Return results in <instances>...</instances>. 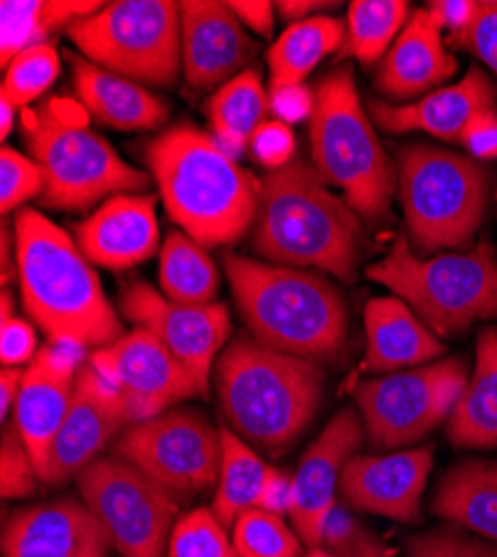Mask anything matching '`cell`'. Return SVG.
Instances as JSON below:
<instances>
[{
	"label": "cell",
	"mask_w": 497,
	"mask_h": 557,
	"mask_svg": "<svg viewBox=\"0 0 497 557\" xmlns=\"http://www.w3.org/2000/svg\"><path fill=\"white\" fill-rule=\"evenodd\" d=\"M121 310L134 326L152 333L192 375L199 395H206L210 368L231 335L225 306H181L146 282H132L123 290Z\"/></svg>",
	"instance_id": "5bb4252c"
},
{
	"label": "cell",
	"mask_w": 497,
	"mask_h": 557,
	"mask_svg": "<svg viewBox=\"0 0 497 557\" xmlns=\"http://www.w3.org/2000/svg\"><path fill=\"white\" fill-rule=\"evenodd\" d=\"M110 546L92 510L70 497L16 510L3 529V557H108Z\"/></svg>",
	"instance_id": "44dd1931"
},
{
	"label": "cell",
	"mask_w": 497,
	"mask_h": 557,
	"mask_svg": "<svg viewBox=\"0 0 497 557\" xmlns=\"http://www.w3.org/2000/svg\"><path fill=\"white\" fill-rule=\"evenodd\" d=\"M72 76L78 103L108 127L137 132L167 121V106L139 83L78 57H72Z\"/></svg>",
	"instance_id": "484cf974"
},
{
	"label": "cell",
	"mask_w": 497,
	"mask_h": 557,
	"mask_svg": "<svg viewBox=\"0 0 497 557\" xmlns=\"http://www.w3.org/2000/svg\"><path fill=\"white\" fill-rule=\"evenodd\" d=\"M132 422L134 414L123 395L92 366H83L65 422L50 448L40 482L57 486L78 478L89 463L99 459L108 442Z\"/></svg>",
	"instance_id": "2e32d148"
},
{
	"label": "cell",
	"mask_w": 497,
	"mask_h": 557,
	"mask_svg": "<svg viewBox=\"0 0 497 557\" xmlns=\"http://www.w3.org/2000/svg\"><path fill=\"white\" fill-rule=\"evenodd\" d=\"M344 42L346 25L339 18L310 16L288 25L268 52L270 89L303 85V78Z\"/></svg>",
	"instance_id": "f1b7e54d"
},
{
	"label": "cell",
	"mask_w": 497,
	"mask_h": 557,
	"mask_svg": "<svg viewBox=\"0 0 497 557\" xmlns=\"http://www.w3.org/2000/svg\"><path fill=\"white\" fill-rule=\"evenodd\" d=\"M322 8H333V3H314V0H284V3H277L279 14L290 23L306 21L310 12H318Z\"/></svg>",
	"instance_id": "816d5d0a"
},
{
	"label": "cell",
	"mask_w": 497,
	"mask_h": 557,
	"mask_svg": "<svg viewBox=\"0 0 497 557\" xmlns=\"http://www.w3.org/2000/svg\"><path fill=\"white\" fill-rule=\"evenodd\" d=\"M265 471L268 463L235 431L221 429V473L210 510L225 529L259 506Z\"/></svg>",
	"instance_id": "4dcf8cb0"
},
{
	"label": "cell",
	"mask_w": 497,
	"mask_h": 557,
	"mask_svg": "<svg viewBox=\"0 0 497 557\" xmlns=\"http://www.w3.org/2000/svg\"><path fill=\"white\" fill-rule=\"evenodd\" d=\"M12 310H14L12 293L5 288V290H3V321H8V319H12V317H14V314H12Z\"/></svg>",
	"instance_id": "9f6ffc18"
},
{
	"label": "cell",
	"mask_w": 497,
	"mask_h": 557,
	"mask_svg": "<svg viewBox=\"0 0 497 557\" xmlns=\"http://www.w3.org/2000/svg\"><path fill=\"white\" fill-rule=\"evenodd\" d=\"M223 268L254 342L312 361L341 352L348 310L326 276L241 255H225Z\"/></svg>",
	"instance_id": "277c9868"
},
{
	"label": "cell",
	"mask_w": 497,
	"mask_h": 557,
	"mask_svg": "<svg viewBox=\"0 0 497 557\" xmlns=\"http://www.w3.org/2000/svg\"><path fill=\"white\" fill-rule=\"evenodd\" d=\"M397 193L415 252L464 248L488 206V174L464 154L409 146L399 152Z\"/></svg>",
	"instance_id": "9c48e42d"
},
{
	"label": "cell",
	"mask_w": 497,
	"mask_h": 557,
	"mask_svg": "<svg viewBox=\"0 0 497 557\" xmlns=\"http://www.w3.org/2000/svg\"><path fill=\"white\" fill-rule=\"evenodd\" d=\"M61 61L50 42H38L21 52L5 70L3 99L14 108H27L59 78Z\"/></svg>",
	"instance_id": "836d02e7"
},
{
	"label": "cell",
	"mask_w": 497,
	"mask_h": 557,
	"mask_svg": "<svg viewBox=\"0 0 497 557\" xmlns=\"http://www.w3.org/2000/svg\"><path fill=\"white\" fill-rule=\"evenodd\" d=\"M23 377H25L23 368H3V373H0V417H3L5 424L10 422L12 408H16Z\"/></svg>",
	"instance_id": "f907efd6"
},
{
	"label": "cell",
	"mask_w": 497,
	"mask_h": 557,
	"mask_svg": "<svg viewBox=\"0 0 497 557\" xmlns=\"http://www.w3.org/2000/svg\"><path fill=\"white\" fill-rule=\"evenodd\" d=\"M366 355L369 373H397L401 368L424 366L444 355V346L413 310L395 297H377L366 304Z\"/></svg>",
	"instance_id": "d4e9b609"
},
{
	"label": "cell",
	"mask_w": 497,
	"mask_h": 557,
	"mask_svg": "<svg viewBox=\"0 0 497 557\" xmlns=\"http://www.w3.org/2000/svg\"><path fill=\"white\" fill-rule=\"evenodd\" d=\"M89 366L123 395L134 424L152 420L178 399L199 395L188 370L152 333L141 329L95 350Z\"/></svg>",
	"instance_id": "9a60e30c"
},
{
	"label": "cell",
	"mask_w": 497,
	"mask_h": 557,
	"mask_svg": "<svg viewBox=\"0 0 497 557\" xmlns=\"http://www.w3.org/2000/svg\"><path fill=\"white\" fill-rule=\"evenodd\" d=\"M231 10L237 14V18L244 23V27H250L259 36H270L275 27V16H273V3H265V0H235V3H228Z\"/></svg>",
	"instance_id": "681fc988"
},
{
	"label": "cell",
	"mask_w": 497,
	"mask_h": 557,
	"mask_svg": "<svg viewBox=\"0 0 497 557\" xmlns=\"http://www.w3.org/2000/svg\"><path fill=\"white\" fill-rule=\"evenodd\" d=\"M369 527L361 524L348 504L335 502L324 524L322 546L337 557H355L361 540H364Z\"/></svg>",
	"instance_id": "7bdbcfd3"
},
{
	"label": "cell",
	"mask_w": 497,
	"mask_h": 557,
	"mask_svg": "<svg viewBox=\"0 0 497 557\" xmlns=\"http://www.w3.org/2000/svg\"><path fill=\"white\" fill-rule=\"evenodd\" d=\"M446 42L475 54L497 78V0L477 3L471 25L458 34H448Z\"/></svg>",
	"instance_id": "60d3db41"
},
{
	"label": "cell",
	"mask_w": 497,
	"mask_h": 557,
	"mask_svg": "<svg viewBox=\"0 0 497 557\" xmlns=\"http://www.w3.org/2000/svg\"><path fill=\"white\" fill-rule=\"evenodd\" d=\"M257 42L228 3H181V65L190 87L210 89L241 74Z\"/></svg>",
	"instance_id": "d6986e66"
},
{
	"label": "cell",
	"mask_w": 497,
	"mask_h": 557,
	"mask_svg": "<svg viewBox=\"0 0 497 557\" xmlns=\"http://www.w3.org/2000/svg\"><path fill=\"white\" fill-rule=\"evenodd\" d=\"M159 288L181 306L214 304L219 270L208 250L186 232H170L159 261Z\"/></svg>",
	"instance_id": "1f68e13d"
},
{
	"label": "cell",
	"mask_w": 497,
	"mask_h": 557,
	"mask_svg": "<svg viewBox=\"0 0 497 557\" xmlns=\"http://www.w3.org/2000/svg\"><path fill=\"white\" fill-rule=\"evenodd\" d=\"M460 144L471 150L477 159H495L497 157V112H484L475 116L464 129Z\"/></svg>",
	"instance_id": "7dc6e473"
},
{
	"label": "cell",
	"mask_w": 497,
	"mask_h": 557,
	"mask_svg": "<svg viewBox=\"0 0 497 557\" xmlns=\"http://www.w3.org/2000/svg\"><path fill=\"white\" fill-rule=\"evenodd\" d=\"M456 70L458 63L446 50L442 29L433 23L428 10H418L382 59L375 87L388 99L409 101L446 83Z\"/></svg>",
	"instance_id": "cb8c5ba5"
},
{
	"label": "cell",
	"mask_w": 497,
	"mask_h": 557,
	"mask_svg": "<svg viewBox=\"0 0 497 557\" xmlns=\"http://www.w3.org/2000/svg\"><path fill=\"white\" fill-rule=\"evenodd\" d=\"M233 529V542L241 557H299L303 548V542L288 529L284 518L261 508L246 510Z\"/></svg>",
	"instance_id": "e575fe53"
},
{
	"label": "cell",
	"mask_w": 497,
	"mask_h": 557,
	"mask_svg": "<svg viewBox=\"0 0 497 557\" xmlns=\"http://www.w3.org/2000/svg\"><path fill=\"white\" fill-rule=\"evenodd\" d=\"M312 161L322 178L369 223L390 216L397 174L357 95L350 70L326 76L314 91L308 121Z\"/></svg>",
	"instance_id": "52a82bcc"
},
{
	"label": "cell",
	"mask_w": 497,
	"mask_h": 557,
	"mask_svg": "<svg viewBox=\"0 0 497 557\" xmlns=\"http://www.w3.org/2000/svg\"><path fill=\"white\" fill-rule=\"evenodd\" d=\"M366 274L401 297L444 337L497 317V255L488 244L422 259L409 239L397 237L388 255L369 265Z\"/></svg>",
	"instance_id": "ba28073f"
},
{
	"label": "cell",
	"mask_w": 497,
	"mask_h": 557,
	"mask_svg": "<svg viewBox=\"0 0 497 557\" xmlns=\"http://www.w3.org/2000/svg\"><path fill=\"white\" fill-rule=\"evenodd\" d=\"M355 557H395L390 548L384 546V542L369 529L364 540H361Z\"/></svg>",
	"instance_id": "f5cc1de1"
},
{
	"label": "cell",
	"mask_w": 497,
	"mask_h": 557,
	"mask_svg": "<svg viewBox=\"0 0 497 557\" xmlns=\"http://www.w3.org/2000/svg\"><path fill=\"white\" fill-rule=\"evenodd\" d=\"M12 242H14V239L10 237L8 225L3 223V284H8V282H10L12 274H14V276H18V272H16V270H12V261L16 263V257H12V252H10Z\"/></svg>",
	"instance_id": "db71d44e"
},
{
	"label": "cell",
	"mask_w": 497,
	"mask_h": 557,
	"mask_svg": "<svg viewBox=\"0 0 497 557\" xmlns=\"http://www.w3.org/2000/svg\"><path fill=\"white\" fill-rule=\"evenodd\" d=\"M80 497L123 557H165L176 502L121 457H99L76 478Z\"/></svg>",
	"instance_id": "7c38bea8"
},
{
	"label": "cell",
	"mask_w": 497,
	"mask_h": 557,
	"mask_svg": "<svg viewBox=\"0 0 497 557\" xmlns=\"http://www.w3.org/2000/svg\"><path fill=\"white\" fill-rule=\"evenodd\" d=\"M0 174H3V188H0L3 214L45 193V174L40 165L14 148L5 146L0 152Z\"/></svg>",
	"instance_id": "f35d334b"
},
{
	"label": "cell",
	"mask_w": 497,
	"mask_h": 557,
	"mask_svg": "<svg viewBox=\"0 0 497 557\" xmlns=\"http://www.w3.org/2000/svg\"><path fill=\"white\" fill-rule=\"evenodd\" d=\"M38 482V471L16 422H8L3 429V442H0V491H3V497H27L36 491Z\"/></svg>",
	"instance_id": "8d00e7d4"
},
{
	"label": "cell",
	"mask_w": 497,
	"mask_h": 557,
	"mask_svg": "<svg viewBox=\"0 0 497 557\" xmlns=\"http://www.w3.org/2000/svg\"><path fill=\"white\" fill-rule=\"evenodd\" d=\"M314 110V91H310L306 85H290L270 89V112L277 116V121L290 125L310 121Z\"/></svg>",
	"instance_id": "f6af8a7d"
},
{
	"label": "cell",
	"mask_w": 497,
	"mask_h": 557,
	"mask_svg": "<svg viewBox=\"0 0 497 557\" xmlns=\"http://www.w3.org/2000/svg\"><path fill=\"white\" fill-rule=\"evenodd\" d=\"M364 225L303 159L259 181L252 248L268 263L320 268L350 284L364 255Z\"/></svg>",
	"instance_id": "6da1fadb"
},
{
	"label": "cell",
	"mask_w": 497,
	"mask_h": 557,
	"mask_svg": "<svg viewBox=\"0 0 497 557\" xmlns=\"http://www.w3.org/2000/svg\"><path fill=\"white\" fill-rule=\"evenodd\" d=\"M448 440L458 448H497V329L477 339L473 377L450 414Z\"/></svg>",
	"instance_id": "83f0119b"
},
{
	"label": "cell",
	"mask_w": 497,
	"mask_h": 557,
	"mask_svg": "<svg viewBox=\"0 0 497 557\" xmlns=\"http://www.w3.org/2000/svg\"><path fill=\"white\" fill-rule=\"evenodd\" d=\"M70 40L83 59L134 83L170 87L181 65V3L116 0L74 21Z\"/></svg>",
	"instance_id": "30bf717a"
},
{
	"label": "cell",
	"mask_w": 497,
	"mask_h": 557,
	"mask_svg": "<svg viewBox=\"0 0 497 557\" xmlns=\"http://www.w3.org/2000/svg\"><path fill=\"white\" fill-rule=\"evenodd\" d=\"M409 16V5L401 0H355L348 8L344 57L373 65L388 54Z\"/></svg>",
	"instance_id": "d6a6232c"
},
{
	"label": "cell",
	"mask_w": 497,
	"mask_h": 557,
	"mask_svg": "<svg viewBox=\"0 0 497 557\" xmlns=\"http://www.w3.org/2000/svg\"><path fill=\"white\" fill-rule=\"evenodd\" d=\"M293 497H295V478H290L286 471L268 467L257 508L265 510V513L284 518V516H290Z\"/></svg>",
	"instance_id": "bcb514c9"
},
{
	"label": "cell",
	"mask_w": 497,
	"mask_h": 557,
	"mask_svg": "<svg viewBox=\"0 0 497 557\" xmlns=\"http://www.w3.org/2000/svg\"><path fill=\"white\" fill-rule=\"evenodd\" d=\"M477 3L473 0H437L428 5V14L439 29H448V34H458L467 29L475 16Z\"/></svg>",
	"instance_id": "c3c4849f"
},
{
	"label": "cell",
	"mask_w": 497,
	"mask_h": 557,
	"mask_svg": "<svg viewBox=\"0 0 497 557\" xmlns=\"http://www.w3.org/2000/svg\"><path fill=\"white\" fill-rule=\"evenodd\" d=\"M431 510L497 544V461L467 459L437 484Z\"/></svg>",
	"instance_id": "4316f807"
},
{
	"label": "cell",
	"mask_w": 497,
	"mask_h": 557,
	"mask_svg": "<svg viewBox=\"0 0 497 557\" xmlns=\"http://www.w3.org/2000/svg\"><path fill=\"white\" fill-rule=\"evenodd\" d=\"M484 112H497V95L490 78L477 65L460 83L439 87L420 101L406 106L371 101V114L386 132H426L458 144L469 123Z\"/></svg>",
	"instance_id": "7402d4cb"
},
{
	"label": "cell",
	"mask_w": 497,
	"mask_h": 557,
	"mask_svg": "<svg viewBox=\"0 0 497 557\" xmlns=\"http://www.w3.org/2000/svg\"><path fill=\"white\" fill-rule=\"evenodd\" d=\"M250 154L268 172L288 165L295 157V134L282 121H265L250 138Z\"/></svg>",
	"instance_id": "b9f144b4"
},
{
	"label": "cell",
	"mask_w": 497,
	"mask_h": 557,
	"mask_svg": "<svg viewBox=\"0 0 497 557\" xmlns=\"http://www.w3.org/2000/svg\"><path fill=\"white\" fill-rule=\"evenodd\" d=\"M469 386L464 357L418 366L364 382L355 391L366 440L373 448L409 446L456 412Z\"/></svg>",
	"instance_id": "8fae6325"
},
{
	"label": "cell",
	"mask_w": 497,
	"mask_h": 557,
	"mask_svg": "<svg viewBox=\"0 0 497 557\" xmlns=\"http://www.w3.org/2000/svg\"><path fill=\"white\" fill-rule=\"evenodd\" d=\"M80 252L108 270H127L148 261L159 248L152 195L110 197L76 227Z\"/></svg>",
	"instance_id": "603a6c76"
},
{
	"label": "cell",
	"mask_w": 497,
	"mask_h": 557,
	"mask_svg": "<svg viewBox=\"0 0 497 557\" xmlns=\"http://www.w3.org/2000/svg\"><path fill=\"white\" fill-rule=\"evenodd\" d=\"M78 348L48 346L36 352L25 368L23 386L14 408V422L34 459L38 478L48 463L50 448L65 422L76 377Z\"/></svg>",
	"instance_id": "ffe728a7"
},
{
	"label": "cell",
	"mask_w": 497,
	"mask_h": 557,
	"mask_svg": "<svg viewBox=\"0 0 497 557\" xmlns=\"http://www.w3.org/2000/svg\"><path fill=\"white\" fill-rule=\"evenodd\" d=\"M148 165L167 214L203 248L239 242L259 210V181L212 134L178 125L148 146Z\"/></svg>",
	"instance_id": "3957f363"
},
{
	"label": "cell",
	"mask_w": 497,
	"mask_h": 557,
	"mask_svg": "<svg viewBox=\"0 0 497 557\" xmlns=\"http://www.w3.org/2000/svg\"><path fill=\"white\" fill-rule=\"evenodd\" d=\"M36 357V333L27 321L12 317L3 321L0 331V359L3 368H21L23 363H32Z\"/></svg>",
	"instance_id": "ee69618b"
},
{
	"label": "cell",
	"mask_w": 497,
	"mask_h": 557,
	"mask_svg": "<svg viewBox=\"0 0 497 557\" xmlns=\"http://www.w3.org/2000/svg\"><path fill=\"white\" fill-rule=\"evenodd\" d=\"M431 469V444L390 455H355L344 467L339 493L355 510L401 524H418L422 520L420 499Z\"/></svg>",
	"instance_id": "ac0fdd59"
},
{
	"label": "cell",
	"mask_w": 497,
	"mask_h": 557,
	"mask_svg": "<svg viewBox=\"0 0 497 557\" xmlns=\"http://www.w3.org/2000/svg\"><path fill=\"white\" fill-rule=\"evenodd\" d=\"M167 557H241L212 510L197 508L174 524Z\"/></svg>",
	"instance_id": "d590c367"
},
{
	"label": "cell",
	"mask_w": 497,
	"mask_h": 557,
	"mask_svg": "<svg viewBox=\"0 0 497 557\" xmlns=\"http://www.w3.org/2000/svg\"><path fill=\"white\" fill-rule=\"evenodd\" d=\"M406 557H497V544L458 529H433L406 540Z\"/></svg>",
	"instance_id": "ab89813d"
},
{
	"label": "cell",
	"mask_w": 497,
	"mask_h": 557,
	"mask_svg": "<svg viewBox=\"0 0 497 557\" xmlns=\"http://www.w3.org/2000/svg\"><path fill=\"white\" fill-rule=\"evenodd\" d=\"M0 119H3V125H0V136H10V132L14 129V121H16V108L8 101V99H3L0 97Z\"/></svg>",
	"instance_id": "11a10c76"
},
{
	"label": "cell",
	"mask_w": 497,
	"mask_h": 557,
	"mask_svg": "<svg viewBox=\"0 0 497 557\" xmlns=\"http://www.w3.org/2000/svg\"><path fill=\"white\" fill-rule=\"evenodd\" d=\"M14 246L25 310L52 344L101 350L121 339L99 274L65 230L25 208L14 223Z\"/></svg>",
	"instance_id": "7a4b0ae2"
},
{
	"label": "cell",
	"mask_w": 497,
	"mask_h": 557,
	"mask_svg": "<svg viewBox=\"0 0 497 557\" xmlns=\"http://www.w3.org/2000/svg\"><path fill=\"white\" fill-rule=\"evenodd\" d=\"M25 144L45 174L42 203L87 210L116 195H139L150 176L125 163L105 138L87 127L80 103L50 99L23 110Z\"/></svg>",
	"instance_id": "8992f818"
},
{
	"label": "cell",
	"mask_w": 497,
	"mask_h": 557,
	"mask_svg": "<svg viewBox=\"0 0 497 557\" xmlns=\"http://www.w3.org/2000/svg\"><path fill=\"white\" fill-rule=\"evenodd\" d=\"M270 97L254 70H246L221 85L208 103L212 138L233 159L248 148L252 134L265 123Z\"/></svg>",
	"instance_id": "f546056e"
},
{
	"label": "cell",
	"mask_w": 497,
	"mask_h": 557,
	"mask_svg": "<svg viewBox=\"0 0 497 557\" xmlns=\"http://www.w3.org/2000/svg\"><path fill=\"white\" fill-rule=\"evenodd\" d=\"M364 422L352 408L339 410L320 437L303 453L295 478V497L290 518L303 546H322V533L344 467L364 442Z\"/></svg>",
	"instance_id": "e0dca14e"
},
{
	"label": "cell",
	"mask_w": 497,
	"mask_h": 557,
	"mask_svg": "<svg viewBox=\"0 0 497 557\" xmlns=\"http://www.w3.org/2000/svg\"><path fill=\"white\" fill-rule=\"evenodd\" d=\"M40 0H5L3 3V67L32 45L45 42Z\"/></svg>",
	"instance_id": "74e56055"
},
{
	"label": "cell",
	"mask_w": 497,
	"mask_h": 557,
	"mask_svg": "<svg viewBox=\"0 0 497 557\" xmlns=\"http://www.w3.org/2000/svg\"><path fill=\"white\" fill-rule=\"evenodd\" d=\"M114 455L146 473L172 497H195L216 488L221 473V431L197 410H165L129 426Z\"/></svg>",
	"instance_id": "4fadbf2b"
},
{
	"label": "cell",
	"mask_w": 497,
	"mask_h": 557,
	"mask_svg": "<svg viewBox=\"0 0 497 557\" xmlns=\"http://www.w3.org/2000/svg\"><path fill=\"white\" fill-rule=\"evenodd\" d=\"M219 404L244 442L273 455L308 429L324 393L320 361L277 352L237 337L216 359Z\"/></svg>",
	"instance_id": "5b68a950"
},
{
	"label": "cell",
	"mask_w": 497,
	"mask_h": 557,
	"mask_svg": "<svg viewBox=\"0 0 497 557\" xmlns=\"http://www.w3.org/2000/svg\"><path fill=\"white\" fill-rule=\"evenodd\" d=\"M303 557H337V555H333L324 546H314V548H308V553Z\"/></svg>",
	"instance_id": "6f0895ef"
}]
</instances>
